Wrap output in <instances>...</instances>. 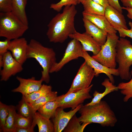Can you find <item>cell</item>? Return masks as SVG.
<instances>
[{"label": "cell", "mask_w": 132, "mask_h": 132, "mask_svg": "<svg viewBox=\"0 0 132 132\" xmlns=\"http://www.w3.org/2000/svg\"><path fill=\"white\" fill-rule=\"evenodd\" d=\"M77 12L75 6H66L62 12L58 13L52 19L48 25L46 33L50 42L63 43L76 31L74 22Z\"/></svg>", "instance_id": "1"}, {"label": "cell", "mask_w": 132, "mask_h": 132, "mask_svg": "<svg viewBox=\"0 0 132 132\" xmlns=\"http://www.w3.org/2000/svg\"><path fill=\"white\" fill-rule=\"evenodd\" d=\"M81 123H95L103 127H113L117 119L113 111L105 101L101 100L93 105H83L78 111Z\"/></svg>", "instance_id": "2"}, {"label": "cell", "mask_w": 132, "mask_h": 132, "mask_svg": "<svg viewBox=\"0 0 132 132\" xmlns=\"http://www.w3.org/2000/svg\"><path fill=\"white\" fill-rule=\"evenodd\" d=\"M27 57V59L34 58L39 63L43 68L41 79L48 83L50 71L57 62L56 53L53 49L44 46L38 41L32 39L28 44Z\"/></svg>", "instance_id": "3"}, {"label": "cell", "mask_w": 132, "mask_h": 132, "mask_svg": "<svg viewBox=\"0 0 132 132\" xmlns=\"http://www.w3.org/2000/svg\"><path fill=\"white\" fill-rule=\"evenodd\" d=\"M28 28L11 11L0 12V37L11 40L17 39L22 36Z\"/></svg>", "instance_id": "4"}, {"label": "cell", "mask_w": 132, "mask_h": 132, "mask_svg": "<svg viewBox=\"0 0 132 132\" xmlns=\"http://www.w3.org/2000/svg\"><path fill=\"white\" fill-rule=\"evenodd\" d=\"M116 62L119 75L122 79H131L130 68L132 65V45L131 42L125 38L119 39L116 47Z\"/></svg>", "instance_id": "5"}, {"label": "cell", "mask_w": 132, "mask_h": 132, "mask_svg": "<svg viewBox=\"0 0 132 132\" xmlns=\"http://www.w3.org/2000/svg\"><path fill=\"white\" fill-rule=\"evenodd\" d=\"M119 39L116 33H108L106 41L101 46L96 55L92 57L103 65L110 68H116L117 62L116 47Z\"/></svg>", "instance_id": "6"}, {"label": "cell", "mask_w": 132, "mask_h": 132, "mask_svg": "<svg viewBox=\"0 0 132 132\" xmlns=\"http://www.w3.org/2000/svg\"><path fill=\"white\" fill-rule=\"evenodd\" d=\"M93 85L91 84L86 88L77 91L66 93L57 96L56 100L58 103V107L64 109L69 108H71L72 110L74 109L86 99L92 98L90 92Z\"/></svg>", "instance_id": "7"}, {"label": "cell", "mask_w": 132, "mask_h": 132, "mask_svg": "<svg viewBox=\"0 0 132 132\" xmlns=\"http://www.w3.org/2000/svg\"><path fill=\"white\" fill-rule=\"evenodd\" d=\"M83 51L80 43L76 39H72L68 43L63 57L52 67L50 73L58 72L70 61L82 57Z\"/></svg>", "instance_id": "8"}, {"label": "cell", "mask_w": 132, "mask_h": 132, "mask_svg": "<svg viewBox=\"0 0 132 132\" xmlns=\"http://www.w3.org/2000/svg\"><path fill=\"white\" fill-rule=\"evenodd\" d=\"M94 76L93 69L85 61L79 68L67 93L77 91L88 87Z\"/></svg>", "instance_id": "9"}, {"label": "cell", "mask_w": 132, "mask_h": 132, "mask_svg": "<svg viewBox=\"0 0 132 132\" xmlns=\"http://www.w3.org/2000/svg\"><path fill=\"white\" fill-rule=\"evenodd\" d=\"M3 61L2 68L0 70L1 81H7L23 70L22 65L15 59L10 51L3 55Z\"/></svg>", "instance_id": "10"}, {"label": "cell", "mask_w": 132, "mask_h": 132, "mask_svg": "<svg viewBox=\"0 0 132 132\" xmlns=\"http://www.w3.org/2000/svg\"><path fill=\"white\" fill-rule=\"evenodd\" d=\"M81 104L74 109L66 112L64 109L58 107L52 117L54 132H61L66 127L72 117L79 111L82 106Z\"/></svg>", "instance_id": "11"}, {"label": "cell", "mask_w": 132, "mask_h": 132, "mask_svg": "<svg viewBox=\"0 0 132 132\" xmlns=\"http://www.w3.org/2000/svg\"><path fill=\"white\" fill-rule=\"evenodd\" d=\"M28 45L25 38L20 37L11 41L8 49L13 57L22 65L27 59Z\"/></svg>", "instance_id": "12"}, {"label": "cell", "mask_w": 132, "mask_h": 132, "mask_svg": "<svg viewBox=\"0 0 132 132\" xmlns=\"http://www.w3.org/2000/svg\"><path fill=\"white\" fill-rule=\"evenodd\" d=\"M82 57L93 68L96 77L98 76L99 74L104 73L108 77L110 82L114 84V80L113 75L119 76L117 69L110 68L103 65L94 59L87 51H83Z\"/></svg>", "instance_id": "13"}, {"label": "cell", "mask_w": 132, "mask_h": 132, "mask_svg": "<svg viewBox=\"0 0 132 132\" xmlns=\"http://www.w3.org/2000/svg\"><path fill=\"white\" fill-rule=\"evenodd\" d=\"M16 79L19 82V85L12 89V91L21 93L22 96L27 95L38 90L41 87L43 82L41 79L36 80L34 77L25 79L17 76Z\"/></svg>", "instance_id": "14"}, {"label": "cell", "mask_w": 132, "mask_h": 132, "mask_svg": "<svg viewBox=\"0 0 132 132\" xmlns=\"http://www.w3.org/2000/svg\"><path fill=\"white\" fill-rule=\"evenodd\" d=\"M69 37L76 39L81 44L83 51L91 52L93 55L97 54L101 49V46L90 35L85 32L81 33L76 31L70 35Z\"/></svg>", "instance_id": "15"}, {"label": "cell", "mask_w": 132, "mask_h": 132, "mask_svg": "<svg viewBox=\"0 0 132 132\" xmlns=\"http://www.w3.org/2000/svg\"><path fill=\"white\" fill-rule=\"evenodd\" d=\"M104 16L112 26L115 29H128L124 15L110 5L105 7Z\"/></svg>", "instance_id": "16"}, {"label": "cell", "mask_w": 132, "mask_h": 132, "mask_svg": "<svg viewBox=\"0 0 132 132\" xmlns=\"http://www.w3.org/2000/svg\"><path fill=\"white\" fill-rule=\"evenodd\" d=\"M85 32L92 37L101 46L106 42L108 33L88 20L83 18Z\"/></svg>", "instance_id": "17"}, {"label": "cell", "mask_w": 132, "mask_h": 132, "mask_svg": "<svg viewBox=\"0 0 132 132\" xmlns=\"http://www.w3.org/2000/svg\"><path fill=\"white\" fill-rule=\"evenodd\" d=\"M84 18L86 19L108 33H116L117 31L110 24L104 15L82 12Z\"/></svg>", "instance_id": "18"}, {"label": "cell", "mask_w": 132, "mask_h": 132, "mask_svg": "<svg viewBox=\"0 0 132 132\" xmlns=\"http://www.w3.org/2000/svg\"><path fill=\"white\" fill-rule=\"evenodd\" d=\"M101 85L105 88L104 91L103 92L100 93L97 91H95L93 94L94 97L91 101L86 104V105H93L98 103L103 98L107 95L119 90L117 86H114L109 78L105 79L101 83Z\"/></svg>", "instance_id": "19"}, {"label": "cell", "mask_w": 132, "mask_h": 132, "mask_svg": "<svg viewBox=\"0 0 132 132\" xmlns=\"http://www.w3.org/2000/svg\"><path fill=\"white\" fill-rule=\"evenodd\" d=\"M33 123L35 125H37L39 132H54L53 123L48 118L42 115L38 112L35 113Z\"/></svg>", "instance_id": "20"}, {"label": "cell", "mask_w": 132, "mask_h": 132, "mask_svg": "<svg viewBox=\"0 0 132 132\" xmlns=\"http://www.w3.org/2000/svg\"><path fill=\"white\" fill-rule=\"evenodd\" d=\"M27 0H12L11 12L25 24L28 25L25 12Z\"/></svg>", "instance_id": "21"}, {"label": "cell", "mask_w": 132, "mask_h": 132, "mask_svg": "<svg viewBox=\"0 0 132 132\" xmlns=\"http://www.w3.org/2000/svg\"><path fill=\"white\" fill-rule=\"evenodd\" d=\"M81 3L83 7V12L91 14L104 15L105 8L92 0H84Z\"/></svg>", "instance_id": "22"}, {"label": "cell", "mask_w": 132, "mask_h": 132, "mask_svg": "<svg viewBox=\"0 0 132 132\" xmlns=\"http://www.w3.org/2000/svg\"><path fill=\"white\" fill-rule=\"evenodd\" d=\"M52 88L50 85H42L38 90L25 96H22L25 101L29 104L32 103L40 97L51 92Z\"/></svg>", "instance_id": "23"}, {"label": "cell", "mask_w": 132, "mask_h": 132, "mask_svg": "<svg viewBox=\"0 0 132 132\" xmlns=\"http://www.w3.org/2000/svg\"><path fill=\"white\" fill-rule=\"evenodd\" d=\"M16 107L12 105H9V113L7 119L4 132H14L16 128V121L17 113Z\"/></svg>", "instance_id": "24"}, {"label": "cell", "mask_w": 132, "mask_h": 132, "mask_svg": "<svg viewBox=\"0 0 132 132\" xmlns=\"http://www.w3.org/2000/svg\"><path fill=\"white\" fill-rule=\"evenodd\" d=\"M16 108L18 114L27 118H33L36 112L25 101L22 96L21 99L16 107Z\"/></svg>", "instance_id": "25"}, {"label": "cell", "mask_w": 132, "mask_h": 132, "mask_svg": "<svg viewBox=\"0 0 132 132\" xmlns=\"http://www.w3.org/2000/svg\"><path fill=\"white\" fill-rule=\"evenodd\" d=\"M57 91H52L48 94L40 97L30 105L36 112L47 102L55 100L57 97Z\"/></svg>", "instance_id": "26"}, {"label": "cell", "mask_w": 132, "mask_h": 132, "mask_svg": "<svg viewBox=\"0 0 132 132\" xmlns=\"http://www.w3.org/2000/svg\"><path fill=\"white\" fill-rule=\"evenodd\" d=\"M81 123L75 114L71 118L63 130L64 132H83L86 127L89 124Z\"/></svg>", "instance_id": "27"}, {"label": "cell", "mask_w": 132, "mask_h": 132, "mask_svg": "<svg viewBox=\"0 0 132 132\" xmlns=\"http://www.w3.org/2000/svg\"><path fill=\"white\" fill-rule=\"evenodd\" d=\"M58 107V103L55 99L47 102L37 111L43 116L50 119L53 117Z\"/></svg>", "instance_id": "28"}, {"label": "cell", "mask_w": 132, "mask_h": 132, "mask_svg": "<svg viewBox=\"0 0 132 132\" xmlns=\"http://www.w3.org/2000/svg\"><path fill=\"white\" fill-rule=\"evenodd\" d=\"M130 72L131 77L130 81L121 82L117 86L118 89L120 90L121 93L124 96L123 100L125 102H127L132 98V70Z\"/></svg>", "instance_id": "29"}, {"label": "cell", "mask_w": 132, "mask_h": 132, "mask_svg": "<svg viewBox=\"0 0 132 132\" xmlns=\"http://www.w3.org/2000/svg\"><path fill=\"white\" fill-rule=\"evenodd\" d=\"M33 118H27L22 116L18 113L16 121V128H29L33 126Z\"/></svg>", "instance_id": "30"}, {"label": "cell", "mask_w": 132, "mask_h": 132, "mask_svg": "<svg viewBox=\"0 0 132 132\" xmlns=\"http://www.w3.org/2000/svg\"><path fill=\"white\" fill-rule=\"evenodd\" d=\"M9 105L0 102V131L3 132L9 113Z\"/></svg>", "instance_id": "31"}, {"label": "cell", "mask_w": 132, "mask_h": 132, "mask_svg": "<svg viewBox=\"0 0 132 132\" xmlns=\"http://www.w3.org/2000/svg\"><path fill=\"white\" fill-rule=\"evenodd\" d=\"M78 4L77 0H60L55 3H52L50 6V9L57 12H60L62 8L68 5H76Z\"/></svg>", "instance_id": "32"}, {"label": "cell", "mask_w": 132, "mask_h": 132, "mask_svg": "<svg viewBox=\"0 0 132 132\" xmlns=\"http://www.w3.org/2000/svg\"><path fill=\"white\" fill-rule=\"evenodd\" d=\"M12 0H0V11L6 12L11 11Z\"/></svg>", "instance_id": "33"}, {"label": "cell", "mask_w": 132, "mask_h": 132, "mask_svg": "<svg viewBox=\"0 0 132 132\" xmlns=\"http://www.w3.org/2000/svg\"><path fill=\"white\" fill-rule=\"evenodd\" d=\"M128 25L130 28V29L123 28L115 29L118 32L120 37L125 38L126 37H128L132 39V22L129 21L128 22Z\"/></svg>", "instance_id": "34"}, {"label": "cell", "mask_w": 132, "mask_h": 132, "mask_svg": "<svg viewBox=\"0 0 132 132\" xmlns=\"http://www.w3.org/2000/svg\"><path fill=\"white\" fill-rule=\"evenodd\" d=\"M11 40L6 39L0 41V55H3L8 51Z\"/></svg>", "instance_id": "35"}, {"label": "cell", "mask_w": 132, "mask_h": 132, "mask_svg": "<svg viewBox=\"0 0 132 132\" xmlns=\"http://www.w3.org/2000/svg\"><path fill=\"white\" fill-rule=\"evenodd\" d=\"M109 5L117 10L120 12L122 13V9L119 0H107Z\"/></svg>", "instance_id": "36"}, {"label": "cell", "mask_w": 132, "mask_h": 132, "mask_svg": "<svg viewBox=\"0 0 132 132\" xmlns=\"http://www.w3.org/2000/svg\"><path fill=\"white\" fill-rule=\"evenodd\" d=\"M35 127L33 126L31 127L27 128L16 127L14 132H34Z\"/></svg>", "instance_id": "37"}, {"label": "cell", "mask_w": 132, "mask_h": 132, "mask_svg": "<svg viewBox=\"0 0 132 132\" xmlns=\"http://www.w3.org/2000/svg\"><path fill=\"white\" fill-rule=\"evenodd\" d=\"M124 7L132 8V0H120Z\"/></svg>", "instance_id": "38"}, {"label": "cell", "mask_w": 132, "mask_h": 132, "mask_svg": "<svg viewBox=\"0 0 132 132\" xmlns=\"http://www.w3.org/2000/svg\"><path fill=\"white\" fill-rule=\"evenodd\" d=\"M95 2L106 7L109 5L107 0H92Z\"/></svg>", "instance_id": "39"}, {"label": "cell", "mask_w": 132, "mask_h": 132, "mask_svg": "<svg viewBox=\"0 0 132 132\" xmlns=\"http://www.w3.org/2000/svg\"><path fill=\"white\" fill-rule=\"evenodd\" d=\"M122 9L125 10L127 11L128 13L132 15V8L124 7H122Z\"/></svg>", "instance_id": "40"}, {"label": "cell", "mask_w": 132, "mask_h": 132, "mask_svg": "<svg viewBox=\"0 0 132 132\" xmlns=\"http://www.w3.org/2000/svg\"><path fill=\"white\" fill-rule=\"evenodd\" d=\"M3 55H0V69L2 67L3 61Z\"/></svg>", "instance_id": "41"}, {"label": "cell", "mask_w": 132, "mask_h": 132, "mask_svg": "<svg viewBox=\"0 0 132 132\" xmlns=\"http://www.w3.org/2000/svg\"><path fill=\"white\" fill-rule=\"evenodd\" d=\"M127 17L129 19L132 20V15L128 13L127 15Z\"/></svg>", "instance_id": "42"}, {"label": "cell", "mask_w": 132, "mask_h": 132, "mask_svg": "<svg viewBox=\"0 0 132 132\" xmlns=\"http://www.w3.org/2000/svg\"><path fill=\"white\" fill-rule=\"evenodd\" d=\"M84 0H77L78 4L81 3L82 1Z\"/></svg>", "instance_id": "43"}]
</instances>
